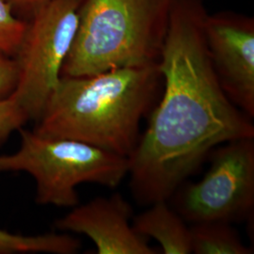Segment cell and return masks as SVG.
Segmentation results:
<instances>
[{
	"instance_id": "6da1fadb",
	"label": "cell",
	"mask_w": 254,
	"mask_h": 254,
	"mask_svg": "<svg viewBox=\"0 0 254 254\" xmlns=\"http://www.w3.org/2000/svg\"><path fill=\"white\" fill-rule=\"evenodd\" d=\"M200 0H177L157 62L163 94L129 159L140 204L168 200L215 150L254 137L252 117L228 98L209 57Z\"/></svg>"
},
{
	"instance_id": "7a4b0ae2",
	"label": "cell",
	"mask_w": 254,
	"mask_h": 254,
	"mask_svg": "<svg viewBox=\"0 0 254 254\" xmlns=\"http://www.w3.org/2000/svg\"><path fill=\"white\" fill-rule=\"evenodd\" d=\"M162 76L157 63L86 76H62L33 132L130 157Z\"/></svg>"
},
{
	"instance_id": "3957f363",
	"label": "cell",
	"mask_w": 254,
	"mask_h": 254,
	"mask_svg": "<svg viewBox=\"0 0 254 254\" xmlns=\"http://www.w3.org/2000/svg\"><path fill=\"white\" fill-rule=\"evenodd\" d=\"M176 1L79 0L61 77L157 63Z\"/></svg>"
},
{
	"instance_id": "277c9868",
	"label": "cell",
	"mask_w": 254,
	"mask_h": 254,
	"mask_svg": "<svg viewBox=\"0 0 254 254\" xmlns=\"http://www.w3.org/2000/svg\"><path fill=\"white\" fill-rule=\"evenodd\" d=\"M14 154H0V173L25 172L36 184L40 205L73 208L79 204L76 187L84 183L117 188L128 175L129 159L88 143L37 135L18 129Z\"/></svg>"
},
{
	"instance_id": "5b68a950",
	"label": "cell",
	"mask_w": 254,
	"mask_h": 254,
	"mask_svg": "<svg viewBox=\"0 0 254 254\" xmlns=\"http://www.w3.org/2000/svg\"><path fill=\"white\" fill-rule=\"evenodd\" d=\"M195 183L184 182L169 199L187 223L249 220L254 212V137L228 141L209 155Z\"/></svg>"
},
{
	"instance_id": "8992f818",
	"label": "cell",
	"mask_w": 254,
	"mask_h": 254,
	"mask_svg": "<svg viewBox=\"0 0 254 254\" xmlns=\"http://www.w3.org/2000/svg\"><path fill=\"white\" fill-rule=\"evenodd\" d=\"M79 0H53L27 21L14 59L18 82L10 99L36 122L61 79L77 27Z\"/></svg>"
},
{
	"instance_id": "52a82bcc",
	"label": "cell",
	"mask_w": 254,
	"mask_h": 254,
	"mask_svg": "<svg viewBox=\"0 0 254 254\" xmlns=\"http://www.w3.org/2000/svg\"><path fill=\"white\" fill-rule=\"evenodd\" d=\"M203 34L222 90L237 108L254 116V19L234 11L206 12Z\"/></svg>"
},
{
	"instance_id": "ba28073f",
	"label": "cell",
	"mask_w": 254,
	"mask_h": 254,
	"mask_svg": "<svg viewBox=\"0 0 254 254\" xmlns=\"http://www.w3.org/2000/svg\"><path fill=\"white\" fill-rule=\"evenodd\" d=\"M133 208L120 193L77 204L55 221V227L88 236L98 254H156L149 239L137 234L130 220Z\"/></svg>"
},
{
	"instance_id": "9c48e42d",
	"label": "cell",
	"mask_w": 254,
	"mask_h": 254,
	"mask_svg": "<svg viewBox=\"0 0 254 254\" xmlns=\"http://www.w3.org/2000/svg\"><path fill=\"white\" fill-rule=\"evenodd\" d=\"M169 200H158L133 219L137 234L153 238L164 254H191L190 230Z\"/></svg>"
},
{
	"instance_id": "30bf717a",
	"label": "cell",
	"mask_w": 254,
	"mask_h": 254,
	"mask_svg": "<svg viewBox=\"0 0 254 254\" xmlns=\"http://www.w3.org/2000/svg\"><path fill=\"white\" fill-rule=\"evenodd\" d=\"M191 254H253L231 223L207 221L190 224Z\"/></svg>"
},
{
	"instance_id": "8fae6325",
	"label": "cell",
	"mask_w": 254,
	"mask_h": 254,
	"mask_svg": "<svg viewBox=\"0 0 254 254\" xmlns=\"http://www.w3.org/2000/svg\"><path fill=\"white\" fill-rule=\"evenodd\" d=\"M80 248V241L67 234L24 236L0 228V254H73L78 253Z\"/></svg>"
},
{
	"instance_id": "7c38bea8",
	"label": "cell",
	"mask_w": 254,
	"mask_h": 254,
	"mask_svg": "<svg viewBox=\"0 0 254 254\" xmlns=\"http://www.w3.org/2000/svg\"><path fill=\"white\" fill-rule=\"evenodd\" d=\"M27 25V21L17 17L9 5L0 0V53L16 56Z\"/></svg>"
},
{
	"instance_id": "4fadbf2b",
	"label": "cell",
	"mask_w": 254,
	"mask_h": 254,
	"mask_svg": "<svg viewBox=\"0 0 254 254\" xmlns=\"http://www.w3.org/2000/svg\"><path fill=\"white\" fill-rule=\"evenodd\" d=\"M28 121L24 110L10 98L0 102V143Z\"/></svg>"
},
{
	"instance_id": "5bb4252c",
	"label": "cell",
	"mask_w": 254,
	"mask_h": 254,
	"mask_svg": "<svg viewBox=\"0 0 254 254\" xmlns=\"http://www.w3.org/2000/svg\"><path fill=\"white\" fill-rule=\"evenodd\" d=\"M18 74L16 60L0 53V102L10 98L16 89Z\"/></svg>"
},
{
	"instance_id": "9a60e30c",
	"label": "cell",
	"mask_w": 254,
	"mask_h": 254,
	"mask_svg": "<svg viewBox=\"0 0 254 254\" xmlns=\"http://www.w3.org/2000/svg\"><path fill=\"white\" fill-rule=\"evenodd\" d=\"M14 14L25 21H28L40 9H43L53 0H4Z\"/></svg>"
}]
</instances>
